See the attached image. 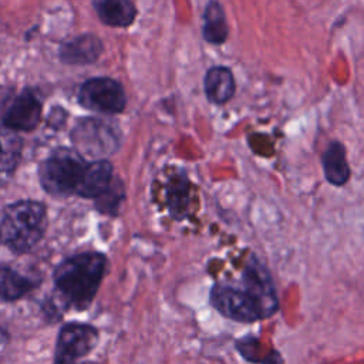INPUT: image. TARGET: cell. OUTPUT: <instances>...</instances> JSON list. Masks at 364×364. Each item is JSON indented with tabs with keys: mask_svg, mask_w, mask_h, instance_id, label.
I'll list each match as a JSON object with an SVG mask.
<instances>
[{
	"mask_svg": "<svg viewBox=\"0 0 364 364\" xmlns=\"http://www.w3.org/2000/svg\"><path fill=\"white\" fill-rule=\"evenodd\" d=\"M235 77L230 68L223 65L212 67L206 71L203 78V90L206 94V98L216 104L222 105L226 104L229 100H232L235 94Z\"/></svg>",
	"mask_w": 364,
	"mask_h": 364,
	"instance_id": "cell-11",
	"label": "cell"
},
{
	"mask_svg": "<svg viewBox=\"0 0 364 364\" xmlns=\"http://www.w3.org/2000/svg\"><path fill=\"white\" fill-rule=\"evenodd\" d=\"M323 173L333 186H343L350 179V166L346 156V148L338 141H331L321 155Z\"/></svg>",
	"mask_w": 364,
	"mask_h": 364,
	"instance_id": "cell-12",
	"label": "cell"
},
{
	"mask_svg": "<svg viewBox=\"0 0 364 364\" xmlns=\"http://www.w3.org/2000/svg\"><path fill=\"white\" fill-rule=\"evenodd\" d=\"M107 266L105 255L98 252H85L64 259L53 273L63 307L87 310L100 289Z\"/></svg>",
	"mask_w": 364,
	"mask_h": 364,
	"instance_id": "cell-2",
	"label": "cell"
},
{
	"mask_svg": "<svg viewBox=\"0 0 364 364\" xmlns=\"http://www.w3.org/2000/svg\"><path fill=\"white\" fill-rule=\"evenodd\" d=\"M47 209L41 202L23 199L10 203L0 219V242L17 255L31 252L44 237Z\"/></svg>",
	"mask_w": 364,
	"mask_h": 364,
	"instance_id": "cell-3",
	"label": "cell"
},
{
	"mask_svg": "<svg viewBox=\"0 0 364 364\" xmlns=\"http://www.w3.org/2000/svg\"><path fill=\"white\" fill-rule=\"evenodd\" d=\"M94 9L100 20L111 27H128L136 17V7L131 0H95Z\"/></svg>",
	"mask_w": 364,
	"mask_h": 364,
	"instance_id": "cell-13",
	"label": "cell"
},
{
	"mask_svg": "<svg viewBox=\"0 0 364 364\" xmlns=\"http://www.w3.org/2000/svg\"><path fill=\"white\" fill-rule=\"evenodd\" d=\"M71 142L74 149L84 158L104 159V156L118 151L121 131L111 121L87 117L81 118L73 128Z\"/></svg>",
	"mask_w": 364,
	"mask_h": 364,
	"instance_id": "cell-5",
	"label": "cell"
},
{
	"mask_svg": "<svg viewBox=\"0 0 364 364\" xmlns=\"http://www.w3.org/2000/svg\"><path fill=\"white\" fill-rule=\"evenodd\" d=\"M114 179L115 176L109 161L97 159L88 162L85 175L77 191V196L95 200L111 186Z\"/></svg>",
	"mask_w": 364,
	"mask_h": 364,
	"instance_id": "cell-10",
	"label": "cell"
},
{
	"mask_svg": "<svg viewBox=\"0 0 364 364\" xmlns=\"http://www.w3.org/2000/svg\"><path fill=\"white\" fill-rule=\"evenodd\" d=\"M102 53V43L94 34H81L65 41L58 51L60 60L68 65L91 64Z\"/></svg>",
	"mask_w": 364,
	"mask_h": 364,
	"instance_id": "cell-9",
	"label": "cell"
},
{
	"mask_svg": "<svg viewBox=\"0 0 364 364\" xmlns=\"http://www.w3.org/2000/svg\"><path fill=\"white\" fill-rule=\"evenodd\" d=\"M125 198V189L124 183L119 178L115 176L114 182L111 186L100 196L95 199V208L98 212L105 213V215H117L118 209Z\"/></svg>",
	"mask_w": 364,
	"mask_h": 364,
	"instance_id": "cell-18",
	"label": "cell"
},
{
	"mask_svg": "<svg viewBox=\"0 0 364 364\" xmlns=\"http://www.w3.org/2000/svg\"><path fill=\"white\" fill-rule=\"evenodd\" d=\"M81 364H95V363H90V361H87V363H81Z\"/></svg>",
	"mask_w": 364,
	"mask_h": 364,
	"instance_id": "cell-20",
	"label": "cell"
},
{
	"mask_svg": "<svg viewBox=\"0 0 364 364\" xmlns=\"http://www.w3.org/2000/svg\"><path fill=\"white\" fill-rule=\"evenodd\" d=\"M165 203L175 220H183L188 216L189 179L183 173H175L169 178L165 188Z\"/></svg>",
	"mask_w": 364,
	"mask_h": 364,
	"instance_id": "cell-14",
	"label": "cell"
},
{
	"mask_svg": "<svg viewBox=\"0 0 364 364\" xmlns=\"http://www.w3.org/2000/svg\"><path fill=\"white\" fill-rule=\"evenodd\" d=\"M210 306L223 317L236 323H255L277 313L280 301L269 270L250 257L242 272V284L212 286Z\"/></svg>",
	"mask_w": 364,
	"mask_h": 364,
	"instance_id": "cell-1",
	"label": "cell"
},
{
	"mask_svg": "<svg viewBox=\"0 0 364 364\" xmlns=\"http://www.w3.org/2000/svg\"><path fill=\"white\" fill-rule=\"evenodd\" d=\"M41 118V102L36 92L24 91L16 97L9 105L3 124L13 131H31L34 129Z\"/></svg>",
	"mask_w": 364,
	"mask_h": 364,
	"instance_id": "cell-8",
	"label": "cell"
},
{
	"mask_svg": "<svg viewBox=\"0 0 364 364\" xmlns=\"http://www.w3.org/2000/svg\"><path fill=\"white\" fill-rule=\"evenodd\" d=\"M260 364H283V360H282V357H280V354L277 351H272L270 357L262 358Z\"/></svg>",
	"mask_w": 364,
	"mask_h": 364,
	"instance_id": "cell-19",
	"label": "cell"
},
{
	"mask_svg": "<svg viewBox=\"0 0 364 364\" xmlns=\"http://www.w3.org/2000/svg\"><path fill=\"white\" fill-rule=\"evenodd\" d=\"M98 330L85 323H67L57 336L54 364H75L90 354L98 343Z\"/></svg>",
	"mask_w": 364,
	"mask_h": 364,
	"instance_id": "cell-7",
	"label": "cell"
},
{
	"mask_svg": "<svg viewBox=\"0 0 364 364\" xmlns=\"http://www.w3.org/2000/svg\"><path fill=\"white\" fill-rule=\"evenodd\" d=\"M78 102L95 112L118 114L127 105V95L122 85L108 77H94L87 80L78 92Z\"/></svg>",
	"mask_w": 364,
	"mask_h": 364,
	"instance_id": "cell-6",
	"label": "cell"
},
{
	"mask_svg": "<svg viewBox=\"0 0 364 364\" xmlns=\"http://www.w3.org/2000/svg\"><path fill=\"white\" fill-rule=\"evenodd\" d=\"M88 162L75 149L58 148L46 158L38 169L41 188L58 198L77 195Z\"/></svg>",
	"mask_w": 364,
	"mask_h": 364,
	"instance_id": "cell-4",
	"label": "cell"
},
{
	"mask_svg": "<svg viewBox=\"0 0 364 364\" xmlns=\"http://www.w3.org/2000/svg\"><path fill=\"white\" fill-rule=\"evenodd\" d=\"M203 38L210 44H223L229 34V27L222 4L218 0H209L203 11Z\"/></svg>",
	"mask_w": 364,
	"mask_h": 364,
	"instance_id": "cell-16",
	"label": "cell"
},
{
	"mask_svg": "<svg viewBox=\"0 0 364 364\" xmlns=\"http://www.w3.org/2000/svg\"><path fill=\"white\" fill-rule=\"evenodd\" d=\"M23 142L16 131L0 127V179L10 176L21 158Z\"/></svg>",
	"mask_w": 364,
	"mask_h": 364,
	"instance_id": "cell-17",
	"label": "cell"
},
{
	"mask_svg": "<svg viewBox=\"0 0 364 364\" xmlns=\"http://www.w3.org/2000/svg\"><path fill=\"white\" fill-rule=\"evenodd\" d=\"M38 282L9 266H0V300L16 301L37 287Z\"/></svg>",
	"mask_w": 364,
	"mask_h": 364,
	"instance_id": "cell-15",
	"label": "cell"
}]
</instances>
